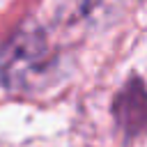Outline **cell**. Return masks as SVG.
I'll return each mask as SVG.
<instances>
[{
    "label": "cell",
    "mask_w": 147,
    "mask_h": 147,
    "mask_svg": "<svg viewBox=\"0 0 147 147\" xmlns=\"http://www.w3.org/2000/svg\"><path fill=\"white\" fill-rule=\"evenodd\" d=\"M51 64V51L41 32H16L14 39L5 46L0 57V69L7 87L11 90H30L37 87L46 76Z\"/></svg>",
    "instance_id": "6da1fadb"
},
{
    "label": "cell",
    "mask_w": 147,
    "mask_h": 147,
    "mask_svg": "<svg viewBox=\"0 0 147 147\" xmlns=\"http://www.w3.org/2000/svg\"><path fill=\"white\" fill-rule=\"evenodd\" d=\"M119 124L129 133H140L145 126V92L140 78H133L119 94L117 106H115Z\"/></svg>",
    "instance_id": "7a4b0ae2"
}]
</instances>
